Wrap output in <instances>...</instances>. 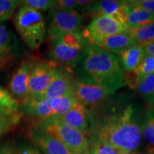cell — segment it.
Masks as SVG:
<instances>
[{
	"label": "cell",
	"mask_w": 154,
	"mask_h": 154,
	"mask_svg": "<svg viewBox=\"0 0 154 154\" xmlns=\"http://www.w3.org/2000/svg\"><path fill=\"white\" fill-rule=\"evenodd\" d=\"M79 81L119 89L124 85V70L115 54L88 45L80 59Z\"/></svg>",
	"instance_id": "6da1fadb"
},
{
	"label": "cell",
	"mask_w": 154,
	"mask_h": 154,
	"mask_svg": "<svg viewBox=\"0 0 154 154\" xmlns=\"http://www.w3.org/2000/svg\"><path fill=\"white\" fill-rule=\"evenodd\" d=\"M136 110L128 105L121 111L106 117L100 125L97 138L124 153H131L140 146L142 130Z\"/></svg>",
	"instance_id": "7a4b0ae2"
},
{
	"label": "cell",
	"mask_w": 154,
	"mask_h": 154,
	"mask_svg": "<svg viewBox=\"0 0 154 154\" xmlns=\"http://www.w3.org/2000/svg\"><path fill=\"white\" fill-rule=\"evenodd\" d=\"M13 22L17 33L30 49L41 47L47 34L46 19L41 11L21 5L14 14Z\"/></svg>",
	"instance_id": "3957f363"
},
{
	"label": "cell",
	"mask_w": 154,
	"mask_h": 154,
	"mask_svg": "<svg viewBox=\"0 0 154 154\" xmlns=\"http://www.w3.org/2000/svg\"><path fill=\"white\" fill-rule=\"evenodd\" d=\"M36 128L57 138L73 154H89V143L84 133L58 119H52L38 123Z\"/></svg>",
	"instance_id": "277c9868"
},
{
	"label": "cell",
	"mask_w": 154,
	"mask_h": 154,
	"mask_svg": "<svg viewBox=\"0 0 154 154\" xmlns=\"http://www.w3.org/2000/svg\"><path fill=\"white\" fill-rule=\"evenodd\" d=\"M48 23L47 34L51 41L64 34L79 32L83 17L78 11L56 9L49 11Z\"/></svg>",
	"instance_id": "5b68a950"
},
{
	"label": "cell",
	"mask_w": 154,
	"mask_h": 154,
	"mask_svg": "<svg viewBox=\"0 0 154 154\" xmlns=\"http://www.w3.org/2000/svg\"><path fill=\"white\" fill-rule=\"evenodd\" d=\"M128 29L126 25L118 22L113 17L99 15L94 17L81 34L86 43L92 46L103 38L126 32Z\"/></svg>",
	"instance_id": "8992f818"
},
{
	"label": "cell",
	"mask_w": 154,
	"mask_h": 154,
	"mask_svg": "<svg viewBox=\"0 0 154 154\" xmlns=\"http://www.w3.org/2000/svg\"><path fill=\"white\" fill-rule=\"evenodd\" d=\"M22 47L14 32L0 24V73L12 68L22 54Z\"/></svg>",
	"instance_id": "52a82bcc"
},
{
	"label": "cell",
	"mask_w": 154,
	"mask_h": 154,
	"mask_svg": "<svg viewBox=\"0 0 154 154\" xmlns=\"http://www.w3.org/2000/svg\"><path fill=\"white\" fill-rule=\"evenodd\" d=\"M59 63L53 61H41L34 64L29 81L26 99H39L49 86Z\"/></svg>",
	"instance_id": "ba28073f"
},
{
	"label": "cell",
	"mask_w": 154,
	"mask_h": 154,
	"mask_svg": "<svg viewBox=\"0 0 154 154\" xmlns=\"http://www.w3.org/2000/svg\"><path fill=\"white\" fill-rule=\"evenodd\" d=\"M75 82L69 66L58 64L49 86L39 99L74 96Z\"/></svg>",
	"instance_id": "9c48e42d"
},
{
	"label": "cell",
	"mask_w": 154,
	"mask_h": 154,
	"mask_svg": "<svg viewBox=\"0 0 154 154\" xmlns=\"http://www.w3.org/2000/svg\"><path fill=\"white\" fill-rule=\"evenodd\" d=\"M117 89L111 86L88 84L76 80L74 87V97L77 101L84 106H93L114 93Z\"/></svg>",
	"instance_id": "30bf717a"
},
{
	"label": "cell",
	"mask_w": 154,
	"mask_h": 154,
	"mask_svg": "<svg viewBox=\"0 0 154 154\" xmlns=\"http://www.w3.org/2000/svg\"><path fill=\"white\" fill-rule=\"evenodd\" d=\"M86 48L73 47L57 38L51 41L48 56L51 61L63 65H74L80 60Z\"/></svg>",
	"instance_id": "8fae6325"
},
{
	"label": "cell",
	"mask_w": 154,
	"mask_h": 154,
	"mask_svg": "<svg viewBox=\"0 0 154 154\" xmlns=\"http://www.w3.org/2000/svg\"><path fill=\"white\" fill-rule=\"evenodd\" d=\"M34 64V61L32 60L23 61L13 74L9 82V94L19 102H22L26 99L29 81Z\"/></svg>",
	"instance_id": "7c38bea8"
},
{
	"label": "cell",
	"mask_w": 154,
	"mask_h": 154,
	"mask_svg": "<svg viewBox=\"0 0 154 154\" xmlns=\"http://www.w3.org/2000/svg\"><path fill=\"white\" fill-rule=\"evenodd\" d=\"M125 1L116 0H103V1H94L91 7L86 10L88 14L106 15L113 17L118 22L126 25L127 15L125 10Z\"/></svg>",
	"instance_id": "4fadbf2b"
},
{
	"label": "cell",
	"mask_w": 154,
	"mask_h": 154,
	"mask_svg": "<svg viewBox=\"0 0 154 154\" xmlns=\"http://www.w3.org/2000/svg\"><path fill=\"white\" fill-rule=\"evenodd\" d=\"M28 134L44 154H73L61 141L38 128H32Z\"/></svg>",
	"instance_id": "5bb4252c"
},
{
	"label": "cell",
	"mask_w": 154,
	"mask_h": 154,
	"mask_svg": "<svg viewBox=\"0 0 154 154\" xmlns=\"http://www.w3.org/2000/svg\"><path fill=\"white\" fill-rule=\"evenodd\" d=\"M63 124L82 133L86 132L88 126V112L86 107L76 101L69 110L58 119Z\"/></svg>",
	"instance_id": "9a60e30c"
},
{
	"label": "cell",
	"mask_w": 154,
	"mask_h": 154,
	"mask_svg": "<svg viewBox=\"0 0 154 154\" xmlns=\"http://www.w3.org/2000/svg\"><path fill=\"white\" fill-rule=\"evenodd\" d=\"M136 45L134 38L128 31L113 35L109 36L97 42L96 47L113 54H121L131 47Z\"/></svg>",
	"instance_id": "2e32d148"
},
{
	"label": "cell",
	"mask_w": 154,
	"mask_h": 154,
	"mask_svg": "<svg viewBox=\"0 0 154 154\" xmlns=\"http://www.w3.org/2000/svg\"><path fill=\"white\" fill-rule=\"evenodd\" d=\"M125 10L127 15L126 26L129 28L138 27L154 22V15L149 11L134 5L131 1H125Z\"/></svg>",
	"instance_id": "e0dca14e"
},
{
	"label": "cell",
	"mask_w": 154,
	"mask_h": 154,
	"mask_svg": "<svg viewBox=\"0 0 154 154\" xmlns=\"http://www.w3.org/2000/svg\"><path fill=\"white\" fill-rule=\"evenodd\" d=\"M143 47L134 45L120 54V61L125 72H131L137 68L145 57Z\"/></svg>",
	"instance_id": "ac0fdd59"
},
{
	"label": "cell",
	"mask_w": 154,
	"mask_h": 154,
	"mask_svg": "<svg viewBox=\"0 0 154 154\" xmlns=\"http://www.w3.org/2000/svg\"><path fill=\"white\" fill-rule=\"evenodd\" d=\"M22 116L20 111L0 109V138L16 128Z\"/></svg>",
	"instance_id": "d6986e66"
},
{
	"label": "cell",
	"mask_w": 154,
	"mask_h": 154,
	"mask_svg": "<svg viewBox=\"0 0 154 154\" xmlns=\"http://www.w3.org/2000/svg\"><path fill=\"white\" fill-rule=\"evenodd\" d=\"M128 32L136 45L145 47L154 42V22L138 27L129 28Z\"/></svg>",
	"instance_id": "ffe728a7"
},
{
	"label": "cell",
	"mask_w": 154,
	"mask_h": 154,
	"mask_svg": "<svg viewBox=\"0 0 154 154\" xmlns=\"http://www.w3.org/2000/svg\"><path fill=\"white\" fill-rule=\"evenodd\" d=\"M138 93L149 104L154 100V73L142 79L136 86Z\"/></svg>",
	"instance_id": "44dd1931"
},
{
	"label": "cell",
	"mask_w": 154,
	"mask_h": 154,
	"mask_svg": "<svg viewBox=\"0 0 154 154\" xmlns=\"http://www.w3.org/2000/svg\"><path fill=\"white\" fill-rule=\"evenodd\" d=\"M131 72L135 76V84L136 86L145 77L154 73V57L145 56L137 68Z\"/></svg>",
	"instance_id": "7402d4cb"
},
{
	"label": "cell",
	"mask_w": 154,
	"mask_h": 154,
	"mask_svg": "<svg viewBox=\"0 0 154 154\" xmlns=\"http://www.w3.org/2000/svg\"><path fill=\"white\" fill-rule=\"evenodd\" d=\"M20 5L42 12L57 9V0H24L20 1Z\"/></svg>",
	"instance_id": "603a6c76"
},
{
	"label": "cell",
	"mask_w": 154,
	"mask_h": 154,
	"mask_svg": "<svg viewBox=\"0 0 154 154\" xmlns=\"http://www.w3.org/2000/svg\"><path fill=\"white\" fill-rule=\"evenodd\" d=\"M19 5L18 0H0V24L10 19Z\"/></svg>",
	"instance_id": "cb8c5ba5"
},
{
	"label": "cell",
	"mask_w": 154,
	"mask_h": 154,
	"mask_svg": "<svg viewBox=\"0 0 154 154\" xmlns=\"http://www.w3.org/2000/svg\"><path fill=\"white\" fill-rule=\"evenodd\" d=\"M89 154H125L96 137L89 146Z\"/></svg>",
	"instance_id": "d4e9b609"
},
{
	"label": "cell",
	"mask_w": 154,
	"mask_h": 154,
	"mask_svg": "<svg viewBox=\"0 0 154 154\" xmlns=\"http://www.w3.org/2000/svg\"><path fill=\"white\" fill-rule=\"evenodd\" d=\"M19 101L15 99L8 91L0 86V109L19 111Z\"/></svg>",
	"instance_id": "484cf974"
},
{
	"label": "cell",
	"mask_w": 154,
	"mask_h": 154,
	"mask_svg": "<svg viewBox=\"0 0 154 154\" xmlns=\"http://www.w3.org/2000/svg\"><path fill=\"white\" fill-rule=\"evenodd\" d=\"M141 130L146 142L154 148V113H148Z\"/></svg>",
	"instance_id": "4316f807"
},
{
	"label": "cell",
	"mask_w": 154,
	"mask_h": 154,
	"mask_svg": "<svg viewBox=\"0 0 154 154\" xmlns=\"http://www.w3.org/2000/svg\"><path fill=\"white\" fill-rule=\"evenodd\" d=\"M57 9L65 11H82L77 0H57Z\"/></svg>",
	"instance_id": "83f0119b"
},
{
	"label": "cell",
	"mask_w": 154,
	"mask_h": 154,
	"mask_svg": "<svg viewBox=\"0 0 154 154\" xmlns=\"http://www.w3.org/2000/svg\"><path fill=\"white\" fill-rule=\"evenodd\" d=\"M131 2L154 15V0H134Z\"/></svg>",
	"instance_id": "f1b7e54d"
},
{
	"label": "cell",
	"mask_w": 154,
	"mask_h": 154,
	"mask_svg": "<svg viewBox=\"0 0 154 154\" xmlns=\"http://www.w3.org/2000/svg\"><path fill=\"white\" fill-rule=\"evenodd\" d=\"M14 154H41L37 149L28 145L19 146L14 149Z\"/></svg>",
	"instance_id": "f546056e"
},
{
	"label": "cell",
	"mask_w": 154,
	"mask_h": 154,
	"mask_svg": "<svg viewBox=\"0 0 154 154\" xmlns=\"http://www.w3.org/2000/svg\"><path fill=\"white\" fill-rule=\"evenodd\" d=\"M0 154H14V149L11 145L6 143L0 147Z\"/></svg>",
	"instance_id": "4dcf8cb0"
},
{
	"label": "cell",
	"mask_w": 154,
	"mask_h": 154,
	"mask_svg": "<svg viewBox=\"0 0 154 154\" xmlns=\"http://www.w3.org/2000/svg\"><path fill=\"white\" fill-rule=\"evenodd\" d=\"M143 49L146 56H150V57H154V42L143 47Z\"/></svg>",
	"instance_id": "1f68e13d"
},
{
	"label": "cell",
	"mask_w": 154,
	"mask_h": 154,
	"mask_svg": "<svg viewBox=\"0 0 154 154\" xmlns=\"http://www.w3.org/2000/svg\"><path fill=\"white\" fill-rule=\"evenodd\" d=\"M125 154H139V153H133V152H131V153H125Z\"/></svg>",
	"instance_id": "d6a6232c"
},
{
	"label": "cell",
	"mask_w": 154,
	"mask_h": 154,
	"mask_svg": "<svg viewBox=\"0 0 154 154\" xmlns=\"http://www.w3.org/2000/svg\"><path fill=\"white\" fill-rule=\"evenodd\" d=\"M151 106H152V107H153V109L154 110V100H153V103L151 104Z\"/></svg>",
	"instance_id": "836d02e7"
}]
</instances>
